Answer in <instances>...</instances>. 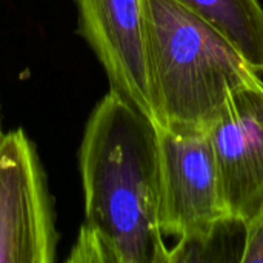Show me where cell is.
Listing matches in <instances>:
<instances>
[{
    "mask_svg": "<svg viewBox=\"0 0 263 263\" xmlns=\"http://www.w3.org/2000/svg\"><path fill=\"white\" fill-rule=\"evenodd\" d=\"M242 263H263V210L245 227Z\"/></svg>",
    "mask_w": 263,
    "mask_h": 263,
    "instance_id": "obj_8",
    "label": "cell"
},
{
    "mask_svg": "<svg viewBox=\"0 0 263 263\" xmlns=\"http://www.w3.org/2000/svg\"><path fill=\"white\" fill-rule=\"evenodd\" d=\"M220 31L263 76V5L260 0H176Z\"/></svg>",
    "mask_w": 263,
    "mask_h": 263,
    "instance_id": "obj_7",
    "label": "cell"
},
{
    "mask_svg": "<svg viewBox=\"0 0 263 263\" xmlns=\"http://www.w3.org/2000/svg\"><path fill=\"white\" fill-rule=\"evenodd\" d=\"M3 129V126H2V105H0V131Z\"/></svg>",
    "mask_w": 263,
    "mask_h": 263,
    "instance_id": "obj_9",
    "label": "cell"
},
{
    "mask_svg": "<svg viewBox=\"0 0 263 263\" xmlns=\"http://www.w3.org/2000/svg\"><path fill=\"white\" fill-rule=\"evenodd\" d=\"M159 227L174 248L210 240L230 220L208 128L157 125Z\"/></svg>",
    "mask_w": 263,
    "mask_h": 263,
    "instance_id": "obj_3",
    "label": "cell"
},
{
    "mask_svg": "<svg viewBox=\"0 0 263 263\" xmlns=\"http://www.w3.org/2000/svg\"><path fill=\"white\" fill-rule=\"evenodd\" d=\"M154 125L210 128L228 97L260 77L213 25L176 0H148Z\"/></svg>",
    "mask_w": 263,
    "mask_h": 263,
    "instance_id": "obj_2",
    "label": "cell"
},
{
    "mask_svg": "<svg viewBox=\"0 0 263 263\" xmlns=\"http://www.w3.org/2000/svg\"><path fill=\"white\" fill-rule=\"evenodd\" d=\"M59 233L39 153L22 129L0 137V263H52Z\"/></svg>",
    "mask_w": 263,
    "mask_h": 263,
    "instance_id": "obj_4",
    "label": "cell"
},
{
    "mask_svg": "<svg viewBox=\"0 0 263 263\" xmlns=\"http://www.w3.org/2000/svg\"><path fill=\"white\" fill-rule=\"evenodd\" d=\"M77 32L102 65L109 89L153 120L148 0H74Z\"/></svg>",
    "mask_w": 263,
    "mask_h": 263,
    "instance_id": "obj_5",
    "label": "cell"
},
{
    "mask_svg": "<svg viewBox=\"0 0 263 263\" xmlns=\"http://www.w3.org/2000/svg\"><path fill=\"white\" fill-rule=\"evenodd\" d=\"M3 133H5V131H3V129H2V131H0V137H2V134H3Z\"/></svg>",
    "mask_w": 263,
    "mask_h": 263,
    "instance_id": "obj_10",
    "label": "cell"
},
{
    "mask_svg": "<svg viewBox=\"0 0 263 263\" xmlns=\"http://www.w3.org/2000/svg\"><path fill=\"white\" fill-rule=\"evenodd\" d=\"M79 171L85 220L66 262L168 263L153 120L109 89L86 120Z\"/></svg>",
    "mask_w": 263,
    "mask_h": 263,
    "instance_id": "obj_1",
    "label": "cell"
},
{
    "mask_svg": "<svg viewBox=\"0 0 263 263\" xmlns=\"http://www.w3.org/2000/svg\"><path fill=\"white\" fill-rule=\"evenodd\" d=\"M208 129L228 216L247 227L263 210V76L236 89Z\"/></svg>",
    "mask_w": 263,
    "mask_h": 263,
    "instance_id": "obj_6",
    "label": "cell"
}]
</instances>
